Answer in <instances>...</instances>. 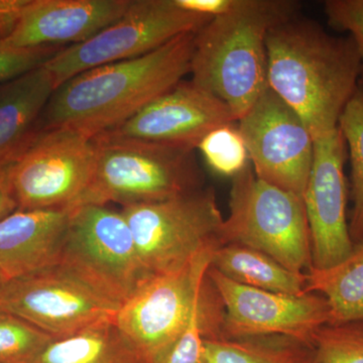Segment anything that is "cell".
Here are the masks:
<instances>
[{
	"label": "cell",
	"instance_id": "cell-29",
	"mask_svg": "<svg viewBox=\"0 0 363 363\" xmlns=\"http://www.w3.org/2000/svg\"><path fill=\"white\" fill-rule=\"evenodd\" d=\"M324 13L330 28L350 33L354 40L362 60L359 83L363 86V0H327Z\"/></svg>",
	"mask_w": 363,
	"mask_h": 363
},
{
	"label": "cell",
	"instance_id": "cell-31",
	"mask_svg": "<svg viewBox=\"0 0 363 363\" xmlns=\"http://www.w3.org/2000/svg\"><path fill=\"white\" fill-rule=\"evenodd\" d=\"M176 4L187 11L215 18L231 11L236 0H176Z\"/></svg>",
	"mask_w": 363,
	"mask_h": 363
},
{
	"label": "cell",
	"instance_id": "cell-1",
	"mask_svg": "<svg viewBox=\"0 0 363 363\" xmlns=\"http://www.w3.org/2000/svg\"><path fill=\"white\" fill-rule=\"evenodd\" d=\"M267 54L269 87L297 112L313 138L337 128L362 76L352 38L331 35L298 14L269 30Z\"/></svg>",
	"mask_w": 363,
	"mask_h": 363
},
{
	"label": "cell",
	"instance_id": "cell-22",
	"mask_svg": "<svg viewBox=\"0 0 363 363\" xmlns=\"http://www.w3.org/2000/svg\"><path fill=\"white\" fill-rule=\"evenodd\" d=\"M209 363H322L316 348L288 336L205 340Z\"/></svg>",
	"mask_w": 363,
	"mask_h": 363
},
{
	"label": "cell",
	"instance_id": "cell-4",
	"mask_svg": "<svg viewBox=\"0 0 363 363\" xmlns=\"http://www.w3.org/2000/svg\"><path fill=\"white\" fill-rule=\"evenodd\" d=\"M93 143L94 172L74 207L111 203L133 206L204 187L195 150L111 133L95 136Z\"/></svg>",
	"mask_w": 363,
	"mask_h": 363
},
{
	"label": "cell",
	"instance_id": "cell-26",
	"mask_svg": "<svg viewBox=\"0 0 363 363\" xmlns=\"http://www.w3.org/2000/svg\"><path fill=\"white\" fill-rule=\"evenodd\" d=\"M236 123L211 131L197 147L215 173L233 178L248 164L247 145Z\"/></svg>",
	"mask_w": 363,
	"mask_h": 363
},
{
	"label": "cell",
	"instance_id": "cell-21",
	"mask_svg": "<svg viewBox=\"0 0 363 363\" xmlns=\"http://www.w3.org/2000/svg\"><path fill=\"white\" fill-rule=\"evenodd\" d=\"M306 294L323 296L331 309L330 324L363 322V242L342 262L307 272Z\"/></svg>",
	"mask_w": 363,
	"mask_h": 363
},
{
	"label": "cell",
	"instance_id": "cell-10",
	"mask_svg": "<svg viewBox=\"0 0 363 363\" xmlns=\"http://www.w3.org/2000/svg\"><path fill=\"white\" fill-rule=\"evenodd\" d=\"M94 164L92 138L68 128L42 131L13 161L18 209H71L89 185Z\"/></svg>",
	"mask_w": 363,
	"mask_h": 363
},
{
	"label": "cell",
	"instance_id": "cell-23",
	"mask_svg": "<svg viewBox=\"0 0 363 363\" xmlns=\"http://www.w3.org/2000/svg\"><path fill=\"white\" fill-rule=\"evenodd\" d=\"M223 303L208 274L187 328L156 363H209L205 340L220 337Z\"/></svg>",
	"mask_w": 363,
	"mask_h": 363
},
{
	"label": "cell",
	"instance_id": "cell-30",
	"mask_svg": "<svg viewBox=\"0 0 363 363\" xmlns=\"http://www.w3.org/2000/svg\"><path fill=\"white\" fill-rule=\"evenodd\" d=\"M13 164V161L0 162V220L18 208L11 184Z\"/></svg>",
	"mask_w": 363,
	"mask_h": 363
},
{
	"label": "cell",
	"instance_id": "cell-8",
	"mask_svg": "<svg viewBox=\"0 0 363 363\" xmlns=\"http://www.w3.org/2000/svg\"><path fill=\"white\" fill-rule=\"evenodd\" d=\"M212 18L182 9L176 0H131L118 21L86 42L64 48L44 66L57 88L83 72L149 54L179 35L198 32Z\"/></svg>",
	"mask_w": 363,
	"mask_h": 363
},
{
	"label": "cell",
	"instance_id": "cell-15",
	"mask_svg": "<svg viewBox=\"0 0 363 363\" xmlns=\"http://www.w3.org/2000/svg\"><path fill=\"white\" fill-rule=\"evenodd\" d=\"M236 123L220 98L184 79L125 123L104 133L196 150L211 131Z\"/></svg>",
	"mask_w": 363,
	"mask_h": 363
},
{
	"label": "cell",
	"instance_id": "cell-13",
	"mask_svg": "<svg viewBox=\"0 0 363 363\" xmlns=\"http://www.w3.org/2000/svg\"><path fill=\"white\" fill-rule=\"evenodd\" d=\"M207 274L223 303L220 337L281 335L313 345L317 331L330 324V306L319 294L293 296L250 288L211 267Z\"/></svg>",
	"mask_w": 363,
	"mask_h": 363
},
{
	"label": "cell",
	"instance_id": "cell-14",
	"mask_svg": "<svg viewBox=\"0 0 363 363\" xmlns=\"http://www.w3.org/2000/svg\"><path fill=\"white\" fill-rule=\"evenodd\" d=\"M346 160L347 147L339 128L315 138L303 198L311 233L312 269L335 266L354 248L348 226Z\"/></svg>",
	"mask_w": 363,
	"mask_h": 363
},
{
	"label": "cell",
	"instance_id": "cell-17",
	"mask_svg": "<svg viewBox=\"0 0 363 363\" xmlns=\"http://www.w3.org/2000/svg\"><path fill=\"white\" fill-rule=\"evenodd\" d=\"M71 209H18L0 220V274L6 281L57 266Z\"/></svg>",
	"mask_w": 363,
	"mask_h": 363
},
{
	"label": "cell",
	"instance_id": "cell-19",
	"mask_svg": "<svg viewBox=\"0 0 363 363\" xmlns=\"http://www.w3.org/2000/svg\"><path fill=\"white\" fill-rule=\"evenodd\" d=\"M210 267L250 288L293 296L306 294L307 272L290 271L266 253L243 245L230 243L216 248Z\"/></svg>",
	"mask_w": 363,
	"mask_h": 363
},
{
	"label": "cell",
	"instance_id": "cell-2",
	"mask_svg": "<svg viewBox=\"0 0 363 363\" xmlns=\"http://www.w3.org/2000/svg\"><path fill=\"white\" fill-rule=\"evenodd\" d=\"M196 33L66 81L50 98L40 131L68 128L93 138L121 125L190 74Z\"/></svg>",
	"mask_w": 363,
	"mask_h": 363
},
{
	"label": "cell",
	"instance_id": "cell-7",
	"mask_svg": "<svg viewBox=\"0 0 363 363\" xmlns=\"http://www.w3.org/2000/svg\"><path fill=\"white\" fill-rule=\"evenodd\" d=\"M138 257L149 276L174 271L196 255L221 247L224 217L214 189L123 207Z\"/></svg>",
	"mask_w": 363,
	"mask_h": 363
},
{
	"label": "cell",
	"instance_id": "cell-9",
	"mask_svg": "<svg viewBox=\"0 0 363 363\" xmlns=\"http://www.w3.org/2000/svg\"><path fill=\"white\" fill-rule=\"evenodd\" d=\"M213 252L206 250L179 269L150 276L119 308L114 321L143 363H156L187 328Z\"/></svg>",
	"mask_w": 363,
	"mask_h": 363
},
{
	"label": "cell",
	"instance_id": "cell-16",
	"mask_svg": "<svg viewBox=\"0 0 363 363\" xmlns=\"http://www.w3.org/2000/svg\"><path fill=\"white\" fill-rule=\"evenodd\" d=\"M131 0H28L13 33L2 40L18 49L86 42L118 21Z\"/></svg>",
	"mask_w": 363,
	"mask_h": 363
},
{
	"label": "cell",
	"instance_id": "cell-24",
	"mask_svg": "<svg viewBox=\"0 0 363 363\" xmlns=\"http://www.w3.org/2000/svg\"><path fill=\"white\" fill-rule=\"evenodd\" d=\"M338 128L345 140L350 162L352 209L348 226L355 245L363 242V86L360 83L339 119Z\"/></svg>",
	"mask_w": 363,
	"mask_h": 363
},
{
	"label": "cell",
	"instance_id": "cell-12",
	"mask_svg": "<svg viewBox=\"0 0 363 363\" xmlns=\"http://www.w3.org/2000/svg\"><path fill=\"white\" fill-rule=\"evenodd\" d=\"M238 123L257 178L303 199L314 138L297 112L267 87Z\"/></svg>",
	"mask_w": 363,
	"mask_h": 363
},
{
	"label": "cell",
	"instance_id": "cell-28",
	"mask_svg": "<svg viewBox=\"0 0 363 363\" xmlns=\"http://www.w3.org/2000/svg\"><path fill=\"white\" fill-rule=\"evenodd\" d=\"M64 48L66 47L47 45L18 49L9 47L0 40V83L6 82L44 65L48 60Z\"/></svg>",
	"mask_w": 363,
	"mask_h": 363
},
{
	"label": "cell",
	"instance_id": "cell-5",
	"mask_svg": "<svg viewBox=\"0 0 363 363\" xmlns=\"http://www.w3.org/2000/svg\"><path fill=\"white\" fill-rule=\"evenodd\" d=\"M222 245H243L266 253L295 272L312 269V243L304 200L260 180L252 164L233 178Z\"/></svg>",
	"mask_w": 363,
	"mask_h": 363
},
{
	"label": "cell",
	"instance_id": "cell-18",
	"mask_svg": "<svg viewBox=\"0 0 363 363\" xmlns=\"http://www.w3.org/2000/svg\"><path fill=\"white\" fill-rule=\"evenodd\" d=\"M55 83L44 65L0 83V162L14 161L40 131Z\"/></svg>",
	"mask_w": 363,
	"mask_h": 363
},
{
	"label": "cell",
	"instance_id": "cell-32",
	"mask_svg": "<svg viewBox=\"0 0 363 363\" xmlns=\"http://www.w3.org/2000/svg\"><path fill=\"white\" fill-rule=\"evenodd\" d=\"M28 0H0V40H6L16 28Z\"/></svg>",
	"mask_w": 363,
	"mask_h": 363
},
{
	"label": "cell",
	"instance_id": "cell-33",
	"mask_svg": "<svg viewBox=\"0 0 363 363\" xmlns=\"http://www.w3.org/2000/svg\"><path fill=\"white\" fill-rule=\"evenodd\" d=\"M4 283H6V279H4V277H2V274H0V291H1L2 286H4Z\"/></svg>",
	"mask_w": 363,
	"mask_h": 363
},
{
	"label": "cell",
	"instance_id": "cell-20",
	"mask_svg": "<svg viewBox=\"0 0 363 363\" xmlns=\"http://www.w3.org/2000/svg\"><path fill=\"white\" fill-rule=\"evenodd\" d=\"M37 363H143L116 321L93 325L65 338L54 339Z\"/></svg>",
	"mask_w": 363,
	"mask_h": 363
},
{
	"label": "cell",
	"instance_id": "cell-27",
	"mask_svg": "<svg viewBox=\"0 0 363 363\" xmlns=\"http://www.w3.org/2000/svg\"><path fill=\"white\" fill-rule=\"evenodd\" d=\"M313 345L322 363H363V322L325 325Z\"/></svg>",
	"mask_w": 363,
	"mask_h": 363
},
{
	"label": "cell",
	"instance_id": "cell-25",
	"mask_svg": "<svg viewBox=\"0 0 363 363\" xmlns=\"http://www.w3.org/2000/svg\"><path fill=\"white\" fill-rule=\"evenodd\" d=\"M52 340L26 320L0 311V363H37Z\"/></svg>",
	"mask_w": 363,
	"mask_h": 363
},
{
	"label": "cell",
	"instance_id": "cell-3",
	"mask_svg": "<svg viewBox=\"0 0 363 363\" xmlns=\"http://www.w3.org/2000/svg\"><path fill=\"white\" fill-rule=\"evenodd\" d=\"M300 6L293 0H236L196 33L191 80L220 98L240 121L269 87V30L298 16Z\"/></svg>",
	"mask_w": 363,
	"mask_h": 363
},
{
	"label": "cell",
	"instance_id": "cell-6",
	"mask_svg": "<svg viewBox=\"0 0 363 363\" xmlns=\"http://www.w3.org/2000/svg\"><path fill=\"white\" fill-rule=\"evenodd\" d=\"M59 266L119 308L150 276L121 211L108 205L71 208Z\"/></svg>",
	"mask_w": 363,
	"mask_h": 363
},
{
	"label": "cell",
	"instance_id": "cell-11",
	"mask_svg": "<svg viewBox=\"0 0 363 363\" xmlns=\"http://www.w3.org/2000/svg\"><path fill=\"white\" fill-rule=\"evenodd\" d=\"M119 307L59 264L7 281L0 311L11 313L54 339L116 320Z\"/></svg>",
	"mask_w": 363,
	"mask_h": 363
}]
</instances>
